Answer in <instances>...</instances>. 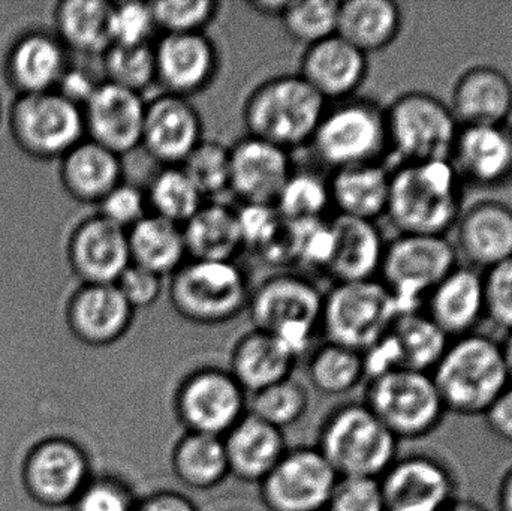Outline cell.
<instances>
[{"instance_id":"obj_1","label":"cell","mask_w":512,"mask_h":511,"mask_svg":"<svg viewBox=\"0 0 512 511\" xmlns=\"http://www.w3.org/2000/svg\"><path fill=\"white\" fill-rule=\"evenodd\" d=\"M463 186L451 161L400 162L391 170L385 216L399 234L445 237L462 215Z\"/></svg>"},{"instance_id":"obj_2","label":"cell","mask_w":512,"mask_h":511,"mask_svg":"<svg viewBox=\"0 0 512 511\" xmlns=\"http://www.w3.org/2000/svg\"><path fill=\"white\" fill-rule=\"evenodd\" d=\"M447 413L483 417L510 386L501 342L475 332L453 339L432 371Z\"/></svg>"},{"instance_id":"obj_3","label":"cell","mask_w":512,"mask_h":511,"mask_svg":"<svg viewBox=\"0 0 512 511\" xmlns=\"http://www.w3.org/2000/svg\"><path fill=\"white\" fill-rule=\"evenodd\" d=\"M327 105L300 75H274L252 89L243 102L246 135L288 152L309 146Z\"/></svg>"},{"instance_id":"obj_4","label":"cell","mask_w":512,"mask_h":511,"mask_svg":"<svg viewBox=\"0 0 512 511\" xmlns=\"http://www.w3.org/2000/svg\"><path fill=\"white\" fill-rule=\"evenodd\" d=\"M315 447L339 477L381 479L400 456V441L364 402L331 410L322 420Z\"/></svg>"},{"instance_id":"obj_5","label":"cell","mask_w":512,"mask_h":511,"mask_svg":"<svg viewBox=\"0 0 512 511\" xmlns=\"http://www.w3.org/2000/svg\"><path fill=\"white\" fill-rule=\"evenodd\" d=\"M324 293L300 273L280 272L251 290L248 312L254 329L276 336L298 360L321 333Z\"/></svg>"},{"instance_id":"obj_6","label":"cell","mask_w":512,"mask_h":511,"mask_svg":"<svg viewBox=\"0 0 512 511\" xmlns=\"http://www.w3.org/2000/svg\"><path fill=\"white\" fill-rule=\"evenodd\" d=\"M309 146L315 158L333 171L384 164L391 152L385 107L360 96L327 105Z\"/></svg>"},{"instance_id":"obj_7","label":"cell","mask_w":512,"mask_h":511,"mask_svg":"<svg viewBox=\"0 0 512 511\" xmlns=\"http://www.w3.org/2000/svg\"><path fill=\"white\" fill-rule=\"evenodd\" d=\"M251 285L236 261L188 260L170 276L176 314L197 326H222L248 311Z\"/></svg>"},{"instance_id":"obj_8","label":"cell","mask_w":512,"mask_h":511,"mask_svg":"<svg viewBox=\"0 0 512 511\" xmlns=\"http://www.w3.org/2000/svg\"><path fill=\"white\" fill-rule=\"evenodd\" d=\"M364 404L399 441L435 434L447 416L432 374L400 368L367 381Z\"/></svg>"},{"instance_id":"obj_9","label":"cell","mask_w":512,"mask_h":511,"mask_svg":"<svg viewBox=\"0 0 512 511\" xmlns=\"http://www.w3.org/2000/svg\"><path fill=\"white\" fill-rule=\"evenodd\" d=\"M399 314L396 299L379 278L339 282L324 293L321 333L331 344L364 353L390 333Z\"/></svg>"},{"instance_id":"obj_10","label":"cell","mask_w":512,"mask_h":511,"mask_svg":"<svg viewBox=\"0 0 512 511\" xmlns=\"http://www.w3.org/2000/svg\"><path fill=\"white\" fill-rule=\"evenodd\" d=\"M456 266L459 255L447 237L399 234L385 246L379 281L393 294L400 312L418 311Z\"/></svg>"},{"instance_id":"obj_11","label":"cell","mask_w":512,"mask_h":511,"mask_svg":"<svg viewBox=\"0 0 512 511\" xmlns=\"http://www.w3.org/2000/svg\"><path fill=\"white\" fill-rule=\"evenodd\" d=\"M385 116L390 150L402 162L450 161L460 125L438 96L402 93L385 107Z\"/></svg>"},{"instance_id":"obj_12","label":"cell","mask_w":512,"mask_h":511,"mask_svg":"<svg viewBox=\"0 0 512 511\" xmlns=\"http://www.w3.org/2000/svg\"><path fill=\"white\" fill-rule=\"evenodd\" d=\"M173 407L185 432L224 438L249 413V395L228 368L201 366L180 381Z\"/></svg>"},{"instance_id":"obj_13","label":"cell","mask_w":512,"mask_h":511,"mask_svg":"<svg viewBox=\"0 0 512 511\" xmlns=\"http://www.w3.org/2000/svg\"><path fill=\"white\" fill-rule=\"evenodd\" d=\"M9 126L18 146L39 159H60L86 138L83 108L56 90L18 95Z\"/></svg>"},{"instance_id":"obj_14","label":"cell","mask_w":512,"mask_h":511,"mask_svg":"<svg viewBox=\"0 0 512 511\" xmlns=\"http://www.w3.org/2000/svg\"><path fill=\"white\" fill-rule=\"evenodd\" d=\"M93 474L95 464L78 426L69 437L50 438L38 444L24 468L30 494L48 506H71Z\"/></svg>"},{"instance_id":"obj_15","label":"cell","mask_w":512,"mask_h":511,"mask_svg":"<svg viewBox=\"0 0 512 511\" xmlns=\"http://www.w3.org/2000/svg\"><path fill=\"white\" fill-rule=\"evenodd\" d=\"M339 476L316 447H292L259 483L268 511H325Z\"/></svg>"},{"instance_id":"obj_16","label":"cell","mask_w":512,"mask_h":511,"mask_svg":"<svg viewBox=\"0 0 512 511\" xmlns=\"http://www.w3.org/2000/svg\"><path fill=\"white\" fill-rule=\"evenodd\" d=\"M379 483L385 511H444L459 497L453 468L429 453L399 456Z\"/></svg>"},{"instance_id":"obj_17","label":"cell","mask_w":512,"mask_h":511,"mask_svg":"<svg viewBox=\"0 0 512 511\" xmlns=\"http://www.w3.org/2000/svg\"><path fill=\"white\" fill-rule=\"evenodd\" d=\"M156 86L171 95H200L221 72V53L207 33L162 35L156 44Z\"/></svg>"},{"instance_id":"obj_18","label":"cell","mask_w":512,"mask_h":511,"mask_svg":"<svg viewBox=\"0 0 512 511\" xmlns=\"http://www.w3.org/2000/svg\"><path fill=\"white\" fill-rule=\"evenodd\" d=\"M204 140V122L191 99L159 93L147 99L141 147L162 167H180Z\"/></svg>"},{"instance_id":"obj_19","label":"cell","mask_w":512,"mask_h":511,"mask_svg":"<svg viewBox=\"0 0 512 511\" xmlns=\"http://www.w3.org/2000/svg\"><path fill=\"white\" fill-rule=\"evenodd\" d=\"M135 311L116 284H81L66 300V323L75 339L102 350L122 341Z\"/></svg>"},{"instance_id":"obj_20","label":"cell","mask_w":512,"mask_h":511,"mask_svg":"<svg viewBox=\"0 0 512 511\" xmlns=\"http://www.w3.org/2000/svg\"><path fill=\"white\" fill-rule=\"evenodd\" d=\"M146 105L140 93L102 81L83 105L86 138L122 158L140 149Z\"/></svg>"},{"instance_id":"obj_21","label":"cell","mask_w":512,"mask_h":511,"mask_svg":"<svg viewBox=\"0 0 512 511\" xmlns=\"http://www.w3.org/2000/svg\"><path fill=\"white\" fill-rule=\"evenodd\" d=\"M291 152L245 135L230 146V194L240 204L274 206L294 173Z\"/></svg>"},{"instance_id":"obj_22","label":"cell","mask_w":512,"mask_h":511,"mask_svg":"<svg viewBox=\"0 0 512 511\" xmlns=\"http://www.w3.org/2000/svg\"><path fill=\"white\" fill-rule=\"evenodd\" d=\"M66 255L81 284H116L131 264L128 231L96 212L72 228Z\"/></svg>"},{"instance_id":"obj_23","label":"cell","mask_w":512,"mask_h":511,"mask_svg":"<svg viewBox=\"0 0 512 511\" xmlns=\"http://www.w3.org/2000/svg\"><path fill=\"white\" fill-rule=\"evenodd\" d=\"M298 75L324 99L355 98L369 75V56L339 35L304 48Z\"/></svg>"},{"instance_id":"obj_24","label":"cell","mask_w":512,"mask_h":511,"mask_svg":"<svg viewBox=\"0 0 512 511\" xmlns=\"http://www.w3.org/2000/svg\"><path fill=\"white\" fill-rule=\"evenodd\" d=\"M463 183L502 188L512 183V126H460L450 156Z\"/></svg>"},{"instance_id":"obj_25","label":"cell","mask_w":512,"mask_h":511,"mask_svg":"<svg viewBox=\"0 0 512 511\" xmlns=\"http://www.w3.org/2000/svg\"><path fill=\"white\" fill-rule=\"evenodd\" d=\"M457 255L466 266L492 269L512 258V207L498 200H483L463 209L456 224Z\"/></svg>"},{"instance_id":"obj_26","label":"cell","mask_w":512,"mask_h":511,"mask_svg":"<svg viewBox=\"0 0 512 511\" xmlns=\"http://www.w3.org/2000/svg\"><path fill=\"white\" fill-rule=\"evenodd\" d=\"M423 311L453 341L477 332L486 320L483 272L459 264L429 294Z\"/></svg>"},{"instance_id":"obj_27","label":"cell","mask_w":512,"mask_h":511,"mask_svg":"<svg viewBox=\"0 0 512 511\" xmlns=\"http://www.w3.org/2000/svg\"><path fill=\"white\" fill-rule=\"evenodd\" d=\"M448 107L460 126L510 123L512 81L495 66H472L454 83Z\"/></svg>"},{"instance_id":"obj_28","label":"cell","mask_w":512,"mask_h":511,"mask_svg":"<svg viewBox=\"0 0 512 511\" xmlns=\"http://www.w3.org/2000/svg\"><path fill=\"white\" fill-rule=\"evenodd\" d=\"M330 225L331 252L324 272L336 284L378 278L387 242L376 222L337 215Z\"/></svg>"},{"instance_id":"obj_29","label":"cell","mask_w":512,"mask_h":511,"mask_svg":"<svg viewBox=\"0 0 512 511\" xmlns=\"http://www.w3.org/2000/svg\"><path fill=\"white\" fill-rule=\"evenodd\" d=\"M68 53L56 33H24L9 48L6 75L20 95L56 90L69 66Z\"/></svg>"},{"instance_id":"obj_30","label":"cell","mask_w":512,"mask_h":511,"mask_svg":"<svg viewBox=\"0 0 512 511\" xmlns=\"http://www.w3.org/2000/svg\"><path fill=\"white\" fill-rule=\"evenodd\" d=\"M230 476L259 485L285 455L283 431L248 413L224 438Z\"/></svg>"},{"instance_id":"obj_31","label":"cell","mask_w":512,"mask_h":511,"mask_svg":"<svg viewBox=\"0 0 512 511\" xmlns=\"http://www.w3.org/2000/svg\"><path fill=\"white\" fill-rule=\"evenodd\" d=\"M60 182L78 203L96 204L125 180L122 156L84 138L60 158Z\"/></svg>"},{"instance_id":"obj_32","label":"cell","mask_w":512,"mask_h":511,"mask_svg":"<svg viewBox=\"0 0 512 511\" xmlns=\"http://www.w3.org/2000/svg\"><path fill=\"white\" fill-rule=\"evenodd\" d=\"M297 362V357L276 336L252 329L234 344L228 371L248 395H254L292 377Z\"/></svg>"},{"instance_id":"obj_33","label":"cell","mask_w":512,"mask_h":511,"mask_svg":"<svg viewBox=\"0 0 512 511\" xmlns=\"http://www.w3.org/2000/svg\"><path fill=\"white\" fill-rule=\"evenodd\" d=\"M182 228L191 260L236 261L245 249L239 212L224 201H204Z\"/></svg>"},{"instance_id":"obj_34","label":"cell","mask_w":512,"mask_h":511,"mask_svg":"<svg viewBox=\"0 0 512 511\" xmlns=\"http://www.w3.org/2000/svg\"><path fill=\"white\" fill-rule=\"evenodd\" d=\"M390 177L391 170L384 164L334 170L328 179L331 206L340 216L376 222L387 212Z\"/></svg>"},{"instance_id":"obj_35","label":"cell","mask_w":512,"mask_h":511,"mask_svg":"<svg viewBox=\"0 0 512 511\" xmlns=\"http://www.w3.org/2000/svg\"><path fill=\"white\" fill-rule=\"evenodd\" d=\"M403 27L402 8L391 0L340 2L337 35L369 56L387 50Z\"/></svg>"},{"instance_id":"obj_36","label":"cell","mask_w":512,"mask_h":511,"mask_svg":"<svg viewBox=\"0 0 512 511\" xmlns=\"http://www.w3.org/2000/svg\"><path fill=\"white\" fill-rule=\"evenodd\" d=\"M113 3L105 0H65L54 11L56 36L66 50L81 56L101 57L113 44Z\"/></svg>"},{"instance_id":"obj_37","label":"cell","mask_w":512,"mask_h":511,"mask_svg":"<svg viewBox=\"0 0 512 511\" xmlns=\"http://www.w3.org/2000/svg\"><path fill=\"white\" fill-rule=\"evenodd\" d=\"M171 471L180 485L197 492L219 488L230 476L224 440L185 432L174 444Z\"/></svg>"},{"instance_id":"obj_38","label":"cell","mask_w":512,"mask_h":511,"mask_svg":"<svg viewBox=\"0 0 512 511\" xmlns=\"http://www.w3.org/2000/svg\"><path fill=\"white\" fill-rule=\"evenodd\" d=\"M131 264L167 278L188 261L182 225L149 215L128 230Z\"/></svg>"},{"instance_id":"obj_39","label":"cell","mask_w":512,"mask_h":511,"mask_svg":"<svg viewBox=\"0 0 512 511\" xmlns=\"http://www.w3.org/2000/svg\"><path fill=\"white\" fill-rule=\"evenodd\" d=\"M402 366L432 374L451 339L423 311L400 312L390 330Z\"/></svg>"},{"instance_id":"obj_40","label":"cell","mask_w":512,"mask_h":511,"mask_svg":"<svg viewBox=\"0 0 512 511\" xmlns=\"http://www.w3.org/2000/svg\"><path fill=\"white\" fill-rule=\"evenodd\" d=\"M307 378L313 389L322 395L340 396L352 392L366 383L363 353L325 341L310 351Z\"/></svg>"},{"instance_id":"obj_41","label":"cell","mask_w":512,"mask_h":511,"mask_svg":"<svg viewBox=\"0 0 512 511\" xmlns=\"http://www.w3.org/2000/svg\"><path fill=\"white\" fill-rule=\"evenodd\" d=\"M144 191L152 215L182 227L206 201L182 167H162Z\"/></svg>"},{"instance_id":"obj_42","label":"cell","mask_w":512,"mask_h":511,"mask_svg":"<svg viewBox=\"0 0 512 511\" xmlns=\"http://www.w3.org/2000/svg\"><path fill=\"white\" fill-rule=\"evenodd\" d=\"M330 207V183L313 171L294 170L274 203L277 213L291 224L321 221Z\"/></svg>"},{"instance_id":"obj_43","label":"cell","mask_w":512,"mask_h":511,"mask_svg":"<svg viewBox=\"0 0 512 511\" xmlns=\"http://www.w3.org/2000/svg\"><path fill=\"white\" fill-rule=\"evenodd\" d=\"M104 80L132 92H149L156 86L155 48L153 44L110 45L101 56Z\"/></svg>"},{"instance_id":"obj_44","label":"cell","mask_w":512,"mask_h":511,"mask_svg":"<svg viewBox=\"0 0 512 511\" xmlns=\"http://www.w3.org/2000/svg\"><path fill=\"white\" fill-rule=\"evenodd\" d=\"M309 407V390L294 377L265 387L249 398V413L280 431L301 422Z\"/></svg>"},{"instance_id":"obj_45","label":"cell","mask_w":512,"mask_h":511,"mask_svg":"<svg viewBox=\"0 0 512 511\" xmlns=\"http://www.w3.org/2000/svg\"><path fill=\"white\" fill-rule=\"evenodd\" d=\"M339 6L337 0H289L279 20L286 35L306 48L337 35Z\"/></svg>"},{"instance_id":"obj_46","label":"cell","mask_w":512,"mask_h":511,"mask_svg":"<svg viewBox=\"0 0 512 511\" xmlns=\"http://www.w3.org/2000/svg\"><path fill=\"white\" fill-rule=\"evenodd\" d=\"M204 200L230 192V146L204 138L180 165Z\"/></svg>"},{"instance_id":"obj_47","label":"cell","mask_w":512,"mask_h":511,"mask_svg":"<svg viewBox=\"0 0 512 511\" xmlns=\"http://www.w3.org/2000/svg\"><path fill=\"white\" fill-rule=\"evenodd\" d=\"M156 29L164 35L206 33L221 14L222 5L215 0H164L150 2Z\"/></svg>"},{"instance_id":"obj_48","label":"cell","mask_w":512,"mask_h":511,"mask_svg":"<svg viewBox=\"0 0 512 511\" xmlns=\"http://www.w3.org/2000/svg\"><path fill=\"white\" fill-rule=\"evenodd\" d=\"M132 486L113 473H95L80 492L72 511H132L137 503Z\"/></svg>"},{"instance_id":"obj_49","label":"cell","mask_w":512,"mask_h":511,"mask_svg":"<svg viewBox=\"0 0 512 511\" xmlns=\"http://www.w3.org/2000/svg\"><path fill=\"white\" fill-rule=\"evenodd\" d=\"M150 2L113 3L111 14V39L113 44H152L156 32ZM111 44V45H113Z\"/></svg>"},{"instance_id":"obj_50","label":"cell","mask_w":512,"mask_h":511,"mask_svg":"<svg viewBox=\"0 0 512 511\" xmlns=\"http://www.w3.org/2000/svg\"><path fill=\"white\" fill-rule=\"evenodd\" d=\"M486 318L505 333L512 332V258L483 273Z\"/></svg>"},{"instance_id":"obj_51","label":"cell","mask_w":512,"mask_h":511,"mask_svg":"<svg viewBox=\"0 0 512 511\" xmlns=\"http://www.w3.org/2000/svg\"><path fill=\"white\" fill-rule=\"evenodd\" d=\"M98 213L122 230H131L150 213L146 191L123 180L99 201Z\"/></svg>"},{"instance_id":"obj_52","label":"cell","mask_w":512,"mask_h":511,"mask_svg":"<svg viewBox=\"0 0 512 511\" xmlns=\"http://www.w3.org/2000/svg\"><path fill=\"white\" fill-rule=\"evenodd\" d=\"M325 511H385L379 479L339 477Z\"/></svg>"},{"instance_id":"obj_53","label":"cell","mask_w":512,"mask_h":511,"mask_svg":"<svg viewBox=\"0 0 512 511\" xmlns=\"http://www.w3.org/2000/svg\"><path fill=\"white\" fill-rule=\"evenodd\" d=\"M116 285L135 312L155 305L164 293V278L135 264H129Z\"/></svg>"},{"instance_id":"obj_54","label":"cell","mask_w":512,"mask_h":511,"mask_svg":"<svg viewBox=\"0 0 512 511\" xmlns=\"http://www.w3.org/2000/svg\"><path fill=\"white\" fill-rule=\"evenodd\" d=\"M102 81L104 80H98L83 66H72L69 63L68 69L57 84L56 92L83 108Z\"/></svg>"},{"instance_id":"obj_55","label":"cell","mask_w":512,"mask_h":511,"mask_svg":"<svg viewBox=\"0 0 512 511\" xmlns=\"http://www.w3.org/2000/svg\"><path fill=\"white\" fill-rule=\"evenodd\" d=\"M487 429L505 443L512 444V386H508L483 414Z\"/></svg>"},{"instance_id":"obj_56","label":"cell","mask_w":512,"mask_h":511,"mask_svg":"<svg viewBox=\"0 0 512 511\" xmlns=\"http://www.w3.org/2000/svg\"><path fill=\"white\" fill-rule=\"evenodd\" d=\"M132 511H200L195 501L182 492L159 489L138 497Z\"/></svg>"},{"instance_id":"obj_57","label":"cell","mask_w":512,"mask_h":511,"mask_svg":"<svg viewBox=\"0 0 512 511\" xmlns=\"http://www.w3.org/2000/svg\"><path fill=\"white\" fill-rule=\"evenodd\" d=\"M496 506L498 511H512V467L499 480Z\"/></svg>"},{"instance_id":"obj_58","label":"cell","mask_w":512,"mask_h":511,"mask_svg":"<svg viewBox=\"0 0 512 511\" xmlns=\"http://www.w3.org/2000/svg\"><path fill=\"white\" fill-rule=\"evenodd\" d=\"M288 2L289 0H258V2H249L248 6L256 14L268 18H280Z\"/></svg>"},{"instance_id":"obj_59","label":"cell","mask_w":512,"mask_h":511,"mask_svg":"<svg viewBox=\"0 0 512 511\" xmlns=\"http://www.w3.org/2000/svg\"><path fill=\"white\" fill-rule=\"evenodd\" d=\"M444 511H490L480 501L472 498L457 497Z\"/></svg>"},{"instance_id":"obj_60","label":"cell","mask_w":512,"mask_h":511,"mask_svg":"<svg viewBox=\"0 0 512 511\" xmlns=\"http://www.w3.org/2000/svg\"><path fill=\"white\" fill-rule=\"evenodd\" d=\"M502 357H504L505 371L508 375V383L512 386V332L507 333L501 342Z\"/></svg>"},{"instance_id":"obj_61","label":"cell","mask_w":512,"mask_h":511,"mask_svg":"<svg viewBox=\"0 0 512 511\" xmlns=\"http://www.w3.org/2000/svg\"><path fill=\"white\" fill-rule=\"evenodd\" d=\"M0 108H2V105H0ZM0 117H2V110H0Z\"/></svg>"}]
</instances>
